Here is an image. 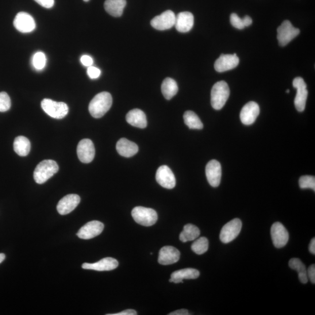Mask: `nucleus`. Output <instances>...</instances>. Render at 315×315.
I'll use <instances>...</instances> for the list:
<instances>
[{
	"label": "nucleus",
	"instance_id": "9b49d317",
	"mask_svg": "<svg viewBox=\"0 0 315 315\" xmlns=\"http://www.w3.org/2000/svg\"><path fill=\"white\" fill-rule=\"evenodd\" d=\"M14 25L21 33H30L36 28V23L31 15L25 12L17 14L14 20Z\"/></svg>",
	"mask_w": 315,
	"mask_h": 315
},
{
	"label": "nucleus",
	"instance_id": "a878e982",
	"mask_svg": "<svg viewBox=\"0 0 315 315\" xmlns=\"http://www.w3.org/2000/svg\"><path fill=\"white\" fill-rule=\"evenodd\" d=\"M31 148L30 141L24 136L15 138L14 142V149L18 155L26 156L29 154Z\"/></svg>",
	"mask_w": 315,
	"mask_h": 315
},
{
	"label": "nucleus",
	"instance_id": "c9c22d12",
	"mask_svg": "<svg viewBox=\"0 0 315 315\" xmlns=\"http://www.w3.org/2000/svg\"><path fill=\"white\" fill-rule=\"evenodd\" d=\"M87 74L90 78L96 79L101 75V71L97 67L90 66L88 68Z\"/></svg>",
	"mask_w": 315,
	"mask_h": 315
},
{
	"label": "nucleus",
	"instance_id": "0eeeda50",
	"mask_svg": "<svg viewBox=\"0 0 315 315\" xmlns=\"http://www.w3.org/2000/svg\"><path fill=\"white\" fill-rule=\"evenodd\" d=\"M300 33V30L295 28L290 21H284L278 29V40L279 45L285 46L297 37Z\"/></svg>",
	"mask_w": 315,
	"mask_h": 315
},
{
	"label": "nucleus",
	"instance_id": "a211bd4d",
	"mask_svg": "<svg viewBox=\"0 0 315 315\" xmlns=\"http://www.w3.org/2000/svg\"><path fill=\"white\" fill-rule=\"evenodd\" d=\"M81 199L78 195L68 194L61 199L57 206V210L60 215L70 214L78 206Z\"/></svg>",
	"mask_w": 315,
	"mask_h": 315
},
{
	"label": "nucleus",
	"instance_id": "ddd939ff",
	"mask_svg": "<svg viewBox=\"0 0 315 315\" xmlns=\"http://www.w3.org/2000/svg\"><path fill=\"white\" fill-rule=\"evenodd\" d=\"M104 225L101 222L98 221H92L84 225L78 230L76 235L83 240H90L101 234Z\"/></svg>",
	"mask_w": 315,
	"mask_h": 315
},
{
	"label": "nucleus",
	"instance_id": "79ce46f5",
	"mask_svg": "<svg viewBox=\"0 0 315 315\" xmlns=\"http://www.w3.org/2000/svg\"><path fill=\"white\" fill-rule=\"evenodd\" d=\"M309 251L312 254L315 255V239L314 238L310 241L309 245Z\"/></svg>",
	"mask_w": 315,
	"mask_h": 315
},
{
	"label": "nucleus",
	"instance_id": "7ed1b4c3",
	"mask_svg": "<svg viewBox=\"0 0 315 315\" xmlns=\"http://www.w3.org/2000/svg\"><path fill=\"white\" fill-rule=\"evenodd\" d=\"M229 94V88L225 82L221 81L215 84L211 92V103L213 108L221 109L228 101Z\"/></svg>",
	"mask_w": 315,
	"mask_h": 315
},
{
	"label": "nucleus",
	"instance_id": "b1692460",
	"mask_svg": "<svg viewBox=\"0 0 315 315\" xmlns=\"http://www.w3.org/2000/svg\"><path fill=\"white\" fill-rule=\"evenodd\" d=\"M200 276V272L194 268H187L173 272L170 282L178 284L183 283L184 279H196Z\"/></svg>",
	"mask_w": 315,
	"mask_h": 315
},
{
	"label": "nucleus",
	"instance_id": "f8f14e48",
	"mask_svg": "<svg viewBox=\"0 0 315 315\" xmlns=\"http://www.w3.org/2000/svg\"><path fill=\"white\" fill-rule=\"evenodd\" d=\"M76 152L81 162L88 164L93 161L95 149L93 143L90 139H83L80 141Z\"/></svg>",
	"mask_w": 315,
	"mask_h": 315
},
{
	"label": "nucleus",
	"instance_id": "dca6fc26",
	"mask_svg": "<svg viewBox=\"0 0 315 315\" xmlns=\"http://www.w3.org/2000/svg\"><path fill=\"white\" fill-rule=\"evenodd\" d=\"M260 113V107L255 102H249L242 109L240 118L245 125H251L254 123Z\"/></svg>",
	"mask_w": 315,
	"mask_h": 315
},
{
	"label": "nucleus",
	"instance_id": "39448f33",
	"mask_svg": "<svg viewBox=\"0 0 315 315\" xmlns=\"http://www.w3.org/2000/svg\"><path fill=\"white\" fill-rule=\"evenodd\" d=\"M132 217L137 224L145 226L154 225L158 220V214L154 210L144 207H136L132 212Z\"/></svg>",
	"mask_w": 315,
	"mask_h": 315
},
{
	"label": "nucleus",
	"instance_id": "6e6552de",
	"mask_svg": "<svg viewBox=\"0 0 315 315\" xmlns=\"http://www.w3.org/2000/svg\"><path fill=\"white\" fill-rule=\"evenodd\" d=\"M293 84V87L297 90L294 100L295 106L298 112H303L305 109L308 95L306 84L304 80L299 76L294 80Z\"/></svg>",
	"mask_w": 315,
	"mask_h": 315
},
{
	"label": "nucleus",
	"instance_id": "ea45409f",
	"mask_svg": "<svg viewBox=\"0 0 315 315\" xmlns=\"http://www.w3.org/2000/svg\"><path fill=\"white\" fill-rule=\"evenodd\" d=\"M137 312L135 310L133 309H127L122 311L121 312L114 313V314H107V315H136Z\"/></svg>",
	"mask_w": 315,
	"mask_h": 315
},
{
	"label": "nucleus",
	"instance_id": "9d476101",
	"mask_svg": "<svg viewBox=\"0 0 315 315\" xmlns=\"http://www.w3.org/2000/svg\"><path fill=\"white\" fill-rule=\"evenodd\" d=\"M271 236L272 243L277 248H282L288 243L289 233L284 226L279 222L272 224L271 228Z\"/></svg>",
	"mask_w": 315,
	"mask_h": 315
},
{
	"label": "nucleus",
	"instance_id": "2eb2a0df",
	"mask_svg": "<svg viewBox=\"0 0 315 315\" xmlns=\"http://www.w3.org/2000/svg\"><path fill=\"white\" fill-rule=\"evenodd\" d=\"M206 174L211 186L216 187L220 185L222 175L220 163L217 160L210 161L207 165Z\"/></svg>",
	"mask_w": 315,
	"mask_h": 315
},
{
	"label": "nucleus",
	"instance_id": "72a5a7b5",
	"mask_svg": "<svg viewBox=\"0 0 315 315\" xmlns=\"http://www.w3.org/2000/svg\"><path fill=\"white\" fill-rule=\"evenodd\" d=\"M301 189H311L315 191V178L313 176H302L299 180Z\"/></svg>",
	"mask_w": 315,
	"mask_h": 315
},
{
	"label": "nucleus",
	"instance_id": "20e7f679",
	"mask_svg": "<svg viewBox=\"0 0 315 315\" xmlns=\"http://www.w3.org/2000/svg\"><path fill=\"white\" fill-rule=\"evenodd\" d=\"M44 112L54 119H61L68 113V106L64 102H58L50 99H44L41 102Z\"/></svg>",
	"mask_w": 315,
	"mask_h": 315
},
{
	"label": "nucleus",
	"instance_id": "58836bf2",
	"mask_svg": "<svg viewBox=\"0 0 315 315\" xmlns=\"http://www.w3.org/2000/svg\"><path fill=\"white\" fill-rule=\"evenodd\" d=\"M81 61L84 66L90 67L93 64L94 61L92 57L88 55H84L81 58Z\"/></svg>",
	"mask_w": 315,
	"mask_h": 315
},
{
	"label": "nucleus",
	"instance_id": "5701e85b",
	"mask_svg": "<svg viewBox=\"0 0 315 315\" xmlns=\"http://www.w3.org/2000/svg\"><path fill=\"white\" fill-rule=\"evenodd\" d=\"M116 149L121 156L129 158L136 154L138 151V147L133 142L123 138L117 141Z\"/></svg>",
	"mask_w": 315,
	"mask_h": 315
},
{
	"label": "nucleus",
	"instance_id": "4be33fe9",
	"mask_svg": "<svg viewBox=\"0 0 315 315\" xmlns=\"http://www.w3.org/2000/svg\"><path fill=\"white\" fill-rule=\"evenodd\" d=\"M128 124L136 128L144 129L147 126V117L143 111L138 109L130 110L126 115Z\"/></svg>",
	"mask_w": 315,
	"mask_h": 315
},
{
	"label": "nucleus",
	"instance_id": "1a4fd4ad",
	"mask_svg": "<svg viewBox=\"0 0 315 315\" xmlns=\"http://www.w3.org/2000/svg\"><path fill=\"white\" fill-rule=\"evenodd\" d=\"M176 15L173 11L167 10L153 18L151 25L153 28L159 30L170 29L175 26Z\"/></svg>",
	"mask_w": 315,
	"mask_h": 315
},
{
	"label": "nucleus",
	"instance_id": "393cba45",
	"mask_svg": "<svg viewBox=\"0 0 315 315\" xmlns=\"http://www.w3.org/2000/svg\"><path fill=\"white\" fill-rule=\"evenodd\" d=\"M126 6V0H106L104 3L106 12L114 17L122 16Z\"/></svg>",
	"mask_w": 315,
	"mask_h": 315
},
{
	"label": "nucleus",
	"instance_id": "a19ab883",
	"mask_svg": "<svg viewBox=\"0 0 315 315\" xmlns=\"http://www.w3.org/2000/svg\"><path fill=\"white\" fill-rule=\"evenodd\" d=\"M189 314L188 310L184 309H179L178 310L174 311V312H172L169 314V315H188Z\"/></svg>",
	"mask_w": 315,
	"mask_h": 315
},
{
	"label": "nucleus",
	"instance_id": "cd10ccee",
	"mask_svg": "<svg viewBox=\"0 0 315 315\" xmlns=\"http://www.w3.org/2000/svg\"><path fill=\"white\" fill-rule=\"evenodd\" d=\"M161 91L165 99L170 100L178 93V84L174 79L165 78L161 86Z\"/></svg>",
	"mask_w": 315,
	"mask_h": 315
},
{
	"label": "nucleus",
	"instance_id": "c756f323",
	"mask_svg": "<svg viewBox=\"0 0 315 315\" xmlns=\"http://www.w3.org/2000/svg\"><path fill=\"white\" fill-rule=\"evenodd\" d=\"M184 124L190 129L201 130L203 124L198 115L192 111H186L183 116Z\"/></svg>",
	"mask_w": 315,
	"mask_h": 315
},
{
	"label": "nucleus",
	"instance_id": "bb28decb",
	"mask_svg": "<svg viewBox=\"0 0 315 315\" xmlns=\"http://www.w3.org/2000/svg\"><path fill=\"white\" fill-rule=\"evenodd\" d=\"M201 235V230L198 226L188 224L184 226L183 231L180 233L179 239L182 243L194 241Z\"/></svg>",
	"mask_w": 315,
	"mask_h": 315
},
{
	"label": "nucleus",
	"instance_id": "c85d7f7f",
	"mask_svg": "<svg viewBox=\"0 0 315 315\" xmlns=\"http://www.w3.org/2000/svg\"><path fill=\"white\" fill-rule=\"evenodd\" d=\"M289 266L292 269L298 272V278L303 284H306L308 281L307 276V270L306 267L300 259L293 258L290 260Z\"/></svg>",
	"mask_w": 315,
	"mask_h": 315
},
{
	"label": "nucleus",
	"instance_id": "f704fd0d",
	"mask_svg": "<svg viewBox=\"0 0 315 315\" xmlns=\"http://www.w3.org/2000/svg\"><path fill=\"white\" fill-rule=\"evenodd\" d=\"M11 106V101L9 95L5 92H0V112H5L9 110Z\"/></svg>",
	"mask_w": 315,
	"mask_h": 315
},
{
	"label": "nucleus",
	"instance_id": "f3484780",
	"mask_svg": "<svg viewBox=\"0 0 315 315\" xmlns=\"http://www.w3.org/2000/svg\"><path fill=\"white\" fill-rule=\"evenodd\" d=\"M239 63V57L235 53L233 55H221L215 62L214 68L217 72H225L236 68Z\"/></svg>",
	"mask_w": 315,
	"mask_h": 315
},
{
	"label": "nucleus",
	"instance_id": "f257e3e1",
	"mask_svg": "<svg viewBox=\"0 0 315 315\" xmlns=\"http://www.w3.org/2000/svg\"><path fill=\"white\" fill-rule=\"evenodd\" d=\"M112 105V95L107 92H102L92 99L89 111L92 117L101 118L108 112Z\"/></svg>",
	"mask_w": 315,
	"mask_h": 315
},
{
	"label": "nucleus",
	"instance_id": "f03ea898",
	"mask_svg": "<svg viewBox=\"0 0 315 315\" xmlns=\"http://www.w3.org/2000/svg\"><path fill=\"white\" fill-rule=\"evenodd\" d=\"M59 170L56 161L46 160L37 165L33 173V178L38 184H43L52 177Z\"/></svg>",
	"mask_w": 315,
	"mask_h": 315
},
{
	"label": "nucleus",
	"instance_id": "e433bc0d",
	"mask_svg": "<svg viewBox=\"0 0 315 315\" xmlns=\"http://www.w3.org/2000/svg\"><path fill=\"white\" fill-rule=\"evenodd\" d=\"M34 1L46 9H51L55 5V0H34Z\"/></svg>",
	"mask_w": 315,
	"mask_h": 315
},
{
	"label": "nucleus",
	"instance_id": "473e14b6",
	"mask_svg": "<svg viewBox=\"0 0 315 315\" xmlns=\"http://www.w3.org/2000/svg\"><path fill=\"white\" fill-rule=\"evenodd\" d=\"M32 63L34 68L37 70H42L46 66V57L44 53L37 52L34 54Z\"/></svg>",
	"mask_w": 315,
	"mask_h": 315
},
{
	"label": "nucleus",
	"instance_id": "2f4dec72",
	"mask_svg": "<svg viewBox=\"0 0 315 315\" xmlns=\"http://www.w3.org/2000/svg\"><path fill=\"white\" fill-rule=\"evenodd\" d=\"M209 243L205 237H201L195 240L191 245V250L198 255H202L208 251Z\"/></svg>",
	"mask_w": 315,
	"mask_h": 315
},
{
	"label": "nucleus",
	"instance_id": "37998d69",
	"mask_svg": "<svg viewBox=\"0 0 315 315\" xmlns=\"http://www.w3.org/2000/svg\"><path fill=\"white\" fill-rule=\"evenodd\" d=\"M6 259V255L4 253H0V264Z\"/></svg>",
	"mask_w": 315,
	"mask_h": 315
},
{
	"label": "nucleus",
	"instance_id": "c03bdc74",
	"mask_svg": "<svg viewBox=\"0 0 315 315\" xmlns=\"http://www.w3.org/2000/svg\"><path fill=\"white\" fill-rule=\"evenodd\" d=\"M286 92H287V93H289L290 90H287Z\"/></svg>",
	"mask_w": 315,
	"mask_h": 315
},
{
	"label": "nucleus",
	"instance_id": "6ab92c4d",
	"mask_svg": "<svg viewBox=\"0 0 315 315\" xmlns=\"http://www.w3.org/2000/svg\"><path fill=\"white\" fill-rule=\"evenodd\" d=\"M117 260L112 257H106L95 263H84L82 267L84 269L93 270L98 271H110L115 269L118 266Z\"/></svg>",
	"mask_w": 315,
	"mask_h": 315
},
{
	"label": "nucleus",
	"instance_id": "7c9ffc66",
	"mask_svg": "<svg viewBox=\"0 0 315 315\" xmlns=\"http://www.w3.org/2000/svg\"><path fill=\"white\" fill-rule=\"evenodd\" d=\"M230 24L238 29H243L245 27L249 26L252 24V20L249 16H245L243 19L238 17V15L235 13L230 15Z\"/></svg>",
	"mask_w": 315,
	"mask_h": 315
},
{
	"label": "nucleus",
	"instance_id": "4468645a",
	"mask_svg": "<svg viewBox=\"0 0 315 315\" xmlns=\"http://www.w3.org/2000/svg\"><path fill=\"white\" fill-rule=\"evenodd\" d=\"M156 180L161 186L166 189H173L176 185V179L174 173L166 165H163L158 169Z\"/></svg>",
	"mask_w": 315,
	"mask_h": 315
},
{
	"label": "nucleus",
	"instance_id": "aec40b11",
	"mask_svg": "<svg viewBox=\"0 0 315 315\" xmlns=\"http://www.w3.org/2000/svg\"><path fill=\"white\" fill-rule=\"evenodd\" d=\"M180 253L177 249L167 246L161 248L159 253V262L162 265H170L178 262Z\"/></svg>",
	"mask_w": 315,
	"mask_h": 315
},
{
	"label": "nucleus",
	"instance_id": "a18cd8bd",
	"mask_svg": "<svg viewBox=\"0 0 315 315\" xmlns=\"http://www.w3.org/2000/svg\"><path fill=\"white\" fill-rule=\"evenodd\" d=\"M84 1L85 2H89L90 0H84Z\"/></svg>",
	"mask_w": 315,
	"mask_h": 315
},
{
	"label": "nucleus",
	"instance_id": "412c9836",
	"mask_svg": "<svg viewBox=\"0 0 315 315\" xmlns=\"http://www.w3.org/2000/svg\"><path fill=\"white\" fill-rule=\"evenodd\" d=\"M194 25V16L190 12H182L176 16L175 26L179 32H189Z\"/></svg>",
	"mask_w": 315,
	"mask_h": 315
},
{
	"label": "nucleus",
	"instance_id": "4c0bfd02",
	"mask_svg": "<svg viewBox=\"0 0 315 315\" xmlns=\"http://www.w3.org/2000/svg\"><path fill=\"white\" fill-rule=\"evenodd\" d=\"M307 276H308V278L309 279L311 283H315V266L314 264L311 265L307 270Z\"/></svg>",
	"mask_w": 315,
	"mask_h": 315
},
{
	"label": "nucleus",
	"instance_id": "423d86ee",
	"mask_svg": "<svg viewBox=\"0 0 315 315\" xmlns=\"http://www.w3.org/2000/svg\"><path fill=\"white\" fill-rule=\"evenodd\" d=\"M242 226V221L238 218L233 219L226 223L222 227L220 232V238L222 243L228 244L235 240L239 235Z\"/></svg>",
	"mask_w": 315,
	"mask_h": 315
}]
</instances>
